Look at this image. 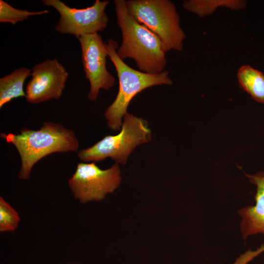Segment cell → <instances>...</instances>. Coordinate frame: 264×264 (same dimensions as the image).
Here are the masks:
<instances>
[{
	"label": "cell",
	"instance_id": "6da1fadb",
	"mask_svg": "<svg viewBox=\"0 0 264 264\" xmlns=\"http://www.w3.org/2000/svg\"><path fill=\"white\" fill-rule=\"evenodd\" d=\"M0 137L13 145L21 160L18 177L28 179L33 167L53 153L76 152L79 141L75 132L62 124L44 122L38 130L23 128L18 134L1 133Z\"/></svg>",
	"mask_w": 264,
	"mask_h": 264
},
{
	"label": "cell",
	"instance_id": "7a4b0ae2",
	"mask_svg": "<svg viewBox=\"0 0 264 264\" xmlns=\"http://www.w3.org/2000/svg\"><path fill=\"white\" fill-rule=\"evenodd\" d=\"M116 22L122 33V43L117 54L123 60L133 59L139 70L150 74L165 70L166 52L159 38L138 23L127 10L125 0H114Z\"/></svg>",
	"mask_w": 264,
	"mask_h": 264
},
{
	"label": "cell",
	"instance_id": "3957f363",
	"mask_svg": "<svg viewBox=\"0 0 264 264\" xmlns=\"http://www.w3.org/2000/svg\"><path fill=\"white\" fill-rule=\"evenodd\" d=\"M108 57L113 64L119 82V89L113 102L105 111L108 127L119 131L122 119L127 113L129 105L132 98L142 90L158 85H172L173 81L168 70L158 74H150L130 67L117 54L118 43L112 39L106 43Z\"/></svg>",
	"mask_w": 264,
	"mask_h": 264
},
{
	"label": "cell",
	"instance_id": "277c9868",
	"mask_svg": "<svg viewBox=\"0 0 264 264\" xmlns=\"http://www.w3.org/2000/svg\"><path fill=\"white\" fill-rule=\"evenodd\" d=\"M126 7L132 17L160 40L166 53L183 48L186 35L180 26V18L170 0H128Z\"/></svg>",
	"mask_w": 264,
	"mask_h": 264
},
{
	"label": "cell",
	"instance_id": "5b68a950",
	"mask_svg": "<svg viewBox=\"0 0 264 264\" xmlns=\"http://www.w3.org/2000/svg\"><path fill=\"white\" fill-rule=\"evenodd\" d=\"M120 132L107 135L93 146L79 151L77 156L84 162H98L107 157L116 163L125 165L136 146L152 140V132L148 122L128 112L123 117Z\"/></svg>",
	"mask_w": 264,
	"mask_h": 264
},
{
	"label": "cell",
	"instance_id": "8992f818",
	"mask_svg": "<svg viewBox=\"0 0 264 264\" xmlns=\"http://www.w3.org/2000/svg\"><path fill=\"white\" fill-rule=\"evenodd\" d=\"M44 5L52 7L60 14L54 28L62 34L74 35L77 38L98 33L108 26L109 18L105 10L109 0H96L85 8L69 7L60 0H42Z\"/></svg>",
	"mask_w": 264,
	"mask_h": 264
},
{
	"label": "cell",
	"instance_id": "52a82bcc",
	"mask_svg": "<svg viewBox=\"0 0 264 264\" xmlns=\"http://www.w3.org/2000/svg\"><path fill=\"white\" fill-rule=\"evenodd\" d=\"M120 173L116 163L106 170L100 169L94 162L79 163L68 180V185L75 198L81 203L99 201L119 186Z\"/></svg>",
	"mask_w": 264,
	"mask_h": 264
},
{
	"label": "cell",
	"instance_id": "ba28073f",
	"mask_svg": "<svg viewBox=\"0 0 264 264\" xmlns=\"http://www.w3.org/2000/svg\"><path fill=\"white\" fill-rule=\"evenodd\" d=\"M81 49V59L85 77L90 84L88 97L95 101L101 89L108 90L115 82L114 77L107 69L108 57L106 43L98 33L86 35L77 38Z\"/></svg>",
	"mask_w": 264,
	"mask_h": 264
},
{
	"label": "cell",
	"instance_id": "9c48e42d",
	"mask_svg": "<svg viewBox=\"0 0 264 264\" xmlns=\"http://www.w3.org/2000/svg\"><path fill=\"white\" fill-rule=\"evenodd\" d=\"M31 76L25 88V98L29 103L37 104L59 99L68 73L56 58L47 59L33 67Z\"/></svg>",
	"mask_w": 264,
	"mask_h": 264
},
{
	"label": "cell",
	"instance_id": "30bf717a",
	"mask_svg": "<svg viewBox=\"0 0 264 264\" xmlns=\"http://www.w3.org/2000/svg\"><path fill=\"white\" fill-rule=\"evenodd\" d=\"M245 176L256 186V192L255 204L242 207L238 211L241 218V232L244 240L253 235H264V171Z\"/></svg>",
	"mask_w": 264,
	"mask_h": 264
},
{
	"label": "cell",
	"instance_id": "8fae6325",
	"mask_svg": "<svg viewBox=\"0 0 264 264\" xmlns=\"http://www.w3.org/2000/svg\"><path fill=\"white\" fill-rule=\"evenodd\" d=\"M31 75V69L23 67L0 78V109L13 99L25 97L23 85L25 80Z\"/></svg>",
	"mask_w": 264,
	"mask_h": 264
},
{
	"label": "cell",
	"instance_id": "7c38bea8",
	"mask_svg": "<svg viewBox=\"0 0 264 264\" xmlns=\"http://www.w3.org/2000/svg\"><path fill=\"white\" fill-rule=\"evenodd\" d=\"M240 87L254 100L264 104V74L251 66H240L237 73Z\"/></svg>",
	"mask_w": 264,
	"mask_h": 264
},
{
	"label": "cell",
	"instance_id": "4fadbf2b",
	"mask_svg": "<svg viewBox=\"0 0 264 264\" xmlns=\"http://www.w3.org/2000/svg\"><path fill=\"white\" fill-rule=\"evenodd\" d=\"M243 0H187L182 7L186 11L203 18L213 14L219 8L231 10H243L246 6Z\"/></svg>",
	"mask_w": 264,
	"mask_h": 264
},
{
	"label": "cell",
	"instance_id": "5bb4252c",
	"mask_svg": "<svg viewBox=\"0 0 264 264\" xmlns=\"http://www.w3.org/2000/svg\"><path fill=\"white\" fill-rule=\"evenodd\" d=\"M47 10L38 11H29L26 10L16 9L3 0H0V22L10 23L16 24L24 21L29 17L47 14Z\"/></svg>",
	"mask_w": 264,
	"mask_h": 264
},
{
	"label": "cell",
	"instance_id": "9a60e30c",
	"mask_svg": "<svg viewBox=\"0 0 264 264\" xmlns=\"http://www.w3.org/2000/svg\"><path fill=\"white\" fill-rule=\"evenodd\" d=\"M20 218L11 206L0 197V231H14L18 226Z\"/></svg>",
	"mask_w": 264,
	"mask_h": 264
},
{
	"label": "cell",
	"instance_id": "2e32d148",
	"mask_svg": "<svg viewBox=\"0 0 264 264\" xmlns=\"http://www.w3.org/2000/svg\"><path fill=\"white\" fill-rule=\"evenodd\" d=\"M263 252H264V243L255 250L248 249L245 251L241 254L233 263L231 264H247Z\"/></svg>",
	"mask_w": 264,
	"mask_h": 264
}]
</instances>
